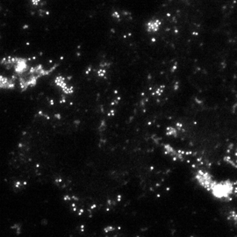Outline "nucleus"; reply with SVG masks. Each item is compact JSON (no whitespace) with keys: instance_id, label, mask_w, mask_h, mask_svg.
Returning <instances> with one entry per match:
<instances>
[{"instance_id":"1","label":"nucleus","mask_w":237,"mask_h":237,"mask_svg":"<svg viewBox=\"0 0 237 237\" xmlns=\"http://www.w3.org/2000/svg\"><path fill=\"white\" fill-rule=\"evenodd\" d=\"M55 67H51L47 69L41 64L34 66L30 65L23 73L17 77L20 90L22 91H25L30 88L34 87L41 78L51 74L55 70Z\"/></svg>"},{"instance_id":"4","label":"nucleus","mask_w":237,"mask_h":237,"mask_svg":"<svg viewBox=\"0 0 237 237\" xmlns=\"http://www.w3.org/2000/svg\"><path fill=\"white\" fill-rule=\"evenodd\" d=\"M195 180L201 188H203L206 192H208V190L210 189L212 183L214 182L215 178L207 170H198L195 173Z\"/></svg>"},{"instance_id":"2","label":"nucleus","mask_w":237,"mask_h":237,"mask_svg":"<svg viewBox=\"0 0 237 237\" xmlns=\"http://www.w3.org/2000/svg\"><path fill=\"white\" fill-rule=\"evenodd\" d=\"M237 191L236 184L230 179L214 180L208 192L213 198L220 201L228 202L233 199Z\"/></svg>"},{"instance_id":"7","label":"nucleus","mask_w":237,"mask_h":237,"mask_svg":"<svg viewBox=\"0 0 237 237\" xmlns=\"http://www.w3.org/2000/svg\"><path fill=\"white\" fill-rule=\"evenodd\" d=\"M161 26H162V23L159 19H150L146 24V30L149 33H156L160 30Z\"/></svg>"},{"instance_id":"8","label":"nucleus","mask_w":237,"mask_h":237,"mask_svg":"<svg viewBox=\"0 0 237 237\" xmlns=\"http://www.w3.org/2000/svg\"><path fill=\"white\" fill-rule=\"evenodd\" d=\"M228 218L231 222L237 224V212H234V211L229 212L228 214Z\"/></svg>"},{"instance_id":"3","label":"nucleus","mask_w":237,"mask_h":237,"mask_svg":"<svg viewBox=\"0 0 237 237\" xmlns=\"http://www.w3.org/2000/svg\"><path fill=\"white\" fill-rule=\"evenodd\" d=\"M1 64L5 69L13 70L16 77L23 73L30 66L27 59L17 56H8L3 58L1 60Z\"/></svg>"},{"instance_id":"9","label":"nucleus","mask_w":237,"mask_h":237,"mask_svg":"<svg viewBox=\"0 0 237 237\" xmlns=\"http://www.w3.org/2000/svg\"><path fill=\"white\" fill-rule=\"evenodd\" d=\"M40 2H41V0H32V4L34 5H38Z\"/></svg>"},{"instance_id":"5","label":"nucleus","mask_w":237,"mask_h":237,"mask_svg":"<svg viewBox=\"0 0 237 237\" xmlns=\"http://www.w3.org/2000/svg\"><path fill=\"white\" fill-rule=\"evenodd\" d=\"M55 84L58 88H60L62 90V91L63 93H65L67 95H71L74 92L73 87L69 84V82L63 76L56 77L55 79Z\"/></svg>"},{"instance_id":"6","label":"nucleus","mask_w":237,"mask_h":237,"mask_svg":"<svg viewBox=\"0 0 237 237\" xmlns=\"http://www.w3.org/2000/svg\"><path fill=\"white\" fill-rule=\"evenodd\" d=\"M15 86H16V82L13 78L0 75V89L11 90V89H14Z\"/></svg>"}]
</instances>
